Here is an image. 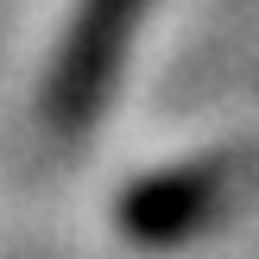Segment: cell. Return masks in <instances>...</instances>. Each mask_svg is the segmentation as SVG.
I'll return each mask as SVG.
<instances>
[{
  "label": "cell",
  "mask_w": 259,
  "mask_h": 259,
  "mask_svg": "<svg viewBox=\"0 0 259 259\" xmlns=\"http://www.w3.org/2000/svg\"><path fill=\"white\" fill-rule=\"evenodd\" d=\"M259 190V158L253 152H209L190 164H164V171L139 177L133 190H120L114 202V228L133 247H184L202 240L209 228L234 222V209Z\"/></svg>",
  "instance_id": "1"
},
{
  "label": "cell",
  "mask_w": 259,
  "mask_h": 259,
  "mask_svg": "<svg viewBox=\"0 0 259 259\" xmlns=\"http://www.w3.org/2000/svg\"><path fill=\"white\" fill-rule=\"evenodd\" d=\"M146 7L152 0H76V19L63 32L51 82H45V120L57 133H89V120L101 114L126 63V45H133Z\"/></svg>",
  "instance_id": "2"
}]
</instances>
